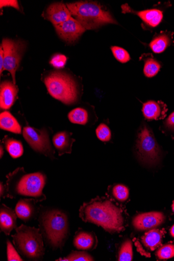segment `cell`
<instances>
[{"label":"cell","instance_id":"cell-34","mask_svg":"<svg viewBox=\"0 0 174 261\" xmlns=\"http://www.w3.org/2000/svg\"><path fill=\"white\" fill-rule=\"evenodd\" d=\"M164 127L169 131L174 132V112L170 114L164 123Z\"/></svg>","mask_w":174,"mask_h":261},{"label":"cell","instance_id":"cell-5","mask_svg":"<svg viewBox=\"0 0 174 261\" xmlns=\"http://www.w3.org/2000/svg\"><path fill=\"white\" fill-rule=\"evenodd\" d=\"M15 229L13 243L20 254L31 260H42L45 248L40 229L22 224Z\"/></svg>","mask_w":174,"mask_h":261},{"label":"cell","instance_id":"cell-28","mask_svg":"<svg viewBox=\"0 0 174 261\" xmlns=\"http://www.w3.org/2000/svg\"><path fill=\"white\" fill-rule=\"evenodd\" d=\"M57 261H92L94 258L85 251H72L67 256L60 258Z\"/></svg>","mask_w":174,"mask_h":261},{"label":"cell","instance_id":"cell-37","mask_svg":"<svg viewBox=\"0 0 174 261\" xmlns=\"http://www.w3.org/2000/svg\"><path fill=\"white\" fill-rule=\"evenodd\" d=\"M7 188L1 182V184H0V197H1V198H7Z\"/></svg>","mask_w":174,"mask_h":261},{"label":"cell","instance_id":"cell-29","mask_svg":"<svg viewBox=\"0 0 174 261\" xmlns=\"http://www.w3.org/2000/svg\"><path fill=\"white\" fill-rule=\"evenodd\" d=\"M111 49L115 58L121 63H126L130 61L131 57L129 53L121 47L113 46Z\"/></svg>","mask_w":174,"mask_h":261},{"label":"cell","instance_id":"cell-40","mask_svg":"<svg viewBox=\"0 0 174 261\" xmlns=\"http://www.w3.org/2000/svg\"><path fill=\"white\" fill-rule=\"evenodd\" d=\"M172 210L173 212L174 213V201H173L172 205Z\"/></svg>","mask_w":174,"mask_h":261},{"label":"cell","instance_id":"cell-3","mask_svg":"<svg viewBox=\"0 0 174 261\" xmlns=\"http://www.w3.org/2000/svg\"><path fill=\"white\" fill-rule=\"evenodd\" d=\"M19 168L7 176V198L15 199L18 196L31 197L37 202L46 200L43 189L46 183L45 176L40 173L26 174Z\"/></svg>","mask_w":174,"mask_h":261},{"label":"cell","instance_id":"cell-9","mask_svg":"<svg viewBox=\"0 0 174 261\" xmlns=\"http://www.w3.org/2000/svg\"><path fill=\"white\" fill-rule=\"evenodd\" d=\"M23 136L34 151L51 158L54 157L55 151L44 129L39 130L29 126L24 127Z\"/></svg>","mask_w":174,"mask_h":261},{"label":"cell","instance_id":"cell-12","mask_svg":"<svg viewBox=\"0 0 174 261\" xmlns=\"http://www.w3.org/2000/svg\"><path fill=\"white\" fill-rule=\"evenodd\" d=\"M55 27L59 37L68 42L76 41L86 31L81 23L72 16L68 20Z\"/></svg>","mask_w":174,"mask_h":261},{"label":"cell","instance_id":"cell-38","mask_svg":"<svg viewBox=\"0 0 174 261\" xmlns=\"http://www.w3.org/2000/svg\"><path fill=\"white\" fill-rule=\"evenodd\" d=\"M4 154V148L2 146H1V147H0V157H1V158H2Z\"/></svg>","mask_w":174,"mask_h":261},{"label":"cell","instance_id":"cell-33","mask_svg":"<svg viewBox=\"0 0 174 261\" xmlns=\"http://www.w3.org/2000/svg\"><path fill=\"white\" fill-rule=\"evenodd\" d=\"M67 58L65 56L57 55L53 58L49 63L57 68H62L64 67Z\"/></svg>","mask_w":174,"mask_h":261},{"label":"cell","instance_id":"cell-16","mask_svg":"<svg viewBox=\"0 0 174 261\" xmlns=\"http://www.w3.org/2000/svg\"><path fill=\"white\" fill-rule=\"evenodd\" d=\"M18 89L13 82L5 81L0 88V107L4 110L10 109L15 102Z\"/></svg>","mask_w":174,"mask_h":261},{"label":"cell","instance_id":"cell-18","mask_svg":"<svg viewBox=\"0 0 174 261\" xmlns=\"http://www.w3.org/2000/svg\"><path fill=\"white\" fill-rule=\"evenodd\" d=\"M97 239L93 232H88L79 230L74 235L73 245L80 250H92L96 248Z\"/></svg>","mask_w":174,"mask_h":261},{"label":"cell","instance_id":"cell-25","mask_svg":"<svg viewBox=\"0 0 174 261\" xmlns=\"http://www.w3.org/2000/svg\"><path fill=\"white\" fill-rule=\"evenodd\" d=\"M68 117L71 123L83 125H86L89 119L87 111L81 108L72 110L69 113Z\"/></svg>","mask_w":174,"mask_h":261},{"label":"cell","instance_id":"cell-11","mask_svg":"<svg viewBox=\"0 0 174 261\" xmlns=\"http://www.w3.org/2000/svg\"><path fill=\"white\" fill-rule=\"evenodd\" d=\"M165 220L163 213L151 212L141 213L136 216L133 221L134 227L139 231L152 229L161 225Z\"/></svg>","mask_w":174,"mask_h":261},{"label":"cell","instance_id":"cell-17","mask_svg":"<svg viewBox=\"0 0 174 261\" xmlns=\"http://www.w3.org/2000/svg\"><path fill=\"white\" fill-rule=\"evenodd\" d=\"M17 215L15 211L3 204L0 208V230L7 236L17 228Z\"/></svg>","mask_w":174,"mask_h":261},{"label":"cell","instance_id":"cell-22","mask_svg":"<svg viewBox=\"0 0 174 261\" xmlns=\"http://www.w3.org/2000/svg\"><path fill=\"white\" fill-rule=\"evenodd\" d=\"M163 233L158 229H152L147 231L142 237L143 245L148 249L154 251L161 244Z\"/></svg>","mask_w":174,"mask_h":261},{"label":"cell","instance_id":"cell-15","mask_svg":"<svg viewBox=\"0 0 174 261\" xmlns=\"http://www.w3.org/2000/svg\"><path fill=\"white\" fill-rule=\"evenodd\" d=\"M167 108L162 101H148L143 105L142 112L146 120H160L166 115Z\"/></svg>","mask_w":174,"mask_h":261},{"label":"cell","instance_id":"cell-39","mask_svg":"<svg viewBox=\"0 0 174 261\" xmlns=\"http://www.w3.org/2000/svg\"><path fill=\"white\" fill-rule=\"evenodd\" d=\"M170 233L171 236L174 238V225L171 227L170 229Z\"/></svg>","mask_w":174,"mask_h":261},{"label":"cell","instance_id":"cell-32","mask_svg":"<svg viewBox=\"0 0 174 261\" xmlns=\"http://www.w3.org/2000/svg\"><path fill=\"white\" fill-rule=\"evenodd\" d=\"M7 260L8 261L23 260L9 240H7Z\"/></svg>","mask_w":174,"mask_h":261},{"label":"cell","instance_id":"cell-4","mask_svg":"<svg viewBox=\"0 0 174 261\" xmlns=\"http://www.w3.org/2000/svg\"><path fill=\"white\" fill-rule=\"evenodd\" d=\"M66 5L71 16L86 30H96L109 23H118L110 13L97 3L80 2Z\"/></svg>","mask_w":174,"mask_h":261},{"label":"cell","instance_id":"cell-30","mask_svg":"<svg viewBox=\"0 0 174 261\" xmlns=\"http://www.w3.org/2000/svg\"><path fill=\"white\" fill-rule=\"evenodd\" d=\"M96 135L97 138L103 141H109L112 137V134L110 128L106 124L102 123L96 129Z\"/></svg>","mask_w":174,"mask_h":261},{"label":"cell","instance_id":"cell-24","mask_svg":"<svg viewBox=\"0 0 174 261\" xmlns=\"http://www.w3.org/2000/svg\"><path fill=\"white\" fill-rule=\"evenodd\" d=\"M6 150L14 159L20 157L23 153L21 142L16 139L6 137L3 140Z\"/></svg>","mask_w":174,"mask_h":261},{"label":"cell","instance_id":"cell-10","mask_svg":"<svg viewBox=\"0 0 174 261\" xmlns=\"http://www.w3.org/2000/svg\"><path fill=\"white\" fill-rule=\"evenodd\" d=\"M122 13H130L137 16L142 21V27L144 30L154 29L161 22L163 18V11L159 9H152L136 11L128 4L121 6Z\"/></svg>","mask_w":174,"mask_h":261},{"label":"cell","instance_id":"cell-23","mask_svg":"<svg viewBox=\"0 0 174 261\" xmlns=\"http://www.w3.org/2000/svg\"><path fill=\"white\" fill-rule=\"evenodd\" d=\"M0 127L15 134L21 133V127L16 118L8 111H4L0 115Z\"/></svg>","mask_w":174,"mask_h":261},{"label":"cell","instance_id":"cell-7","mask_svg":"<svg viewBox=\"0 0 174 261\" xmlns=\"http://www.w3.org/2000/svg\"><path fill=\"white\" fill-rule=\"evenodd\" d=\"M136 151L139 160L145 165L154 166L160 161V148L152 129L143 122L137 131Z\"/></svg>","mask_w":174,"mask_h":261},{"label":"cell","instance_id":"cell-35","mask_svg":"<svg viewBox=\"0 0 174 261\" xmlns=\"http://www.w3.org/2000/svg\"><path fill=\"white\" fill-rule=\"evenodd\" d=\"M1 8L4 7H12L19 10L17 1H1Z\"/></svg>","mask_w":174,"mask_h":261},{"label":"cell","instance_id":"cell-36","mask_svg":"<svg viewBox=\"0 0 174 261\" xmlns=\"http://www.w3.org/2000/svg\"><path fill=\"white\" fill-rule=\"evenodd\" d=\"M4 67V50L2 45L0 46V73L2 74Z\"/></svg>","mask_w":174,"mask_h":261},{"label":"cell","instance_id":"cell-21","mask_svg":"<svg viewBox=\"0 0 174 261\" xmlns=\"http://www.w3.org/2000/svg\"><path fill=\"white\" fill-rule=\"evenodd\" d=\"M140 60L143 61L144 63L143 73L145 77L152 78L158 74L161 68V65L152 54H143L141 56Z\"/></svg>","mask_w":174,"mask_h":261},{"label":"cell","instance_id":"cell-14","mask_svg":"<svg viewBox=\"0 0 174 261\" xmlns=\"http://www.w3.org/2000/svg\"><path fill=\"white\" fill-rule=\"evenodd\" d=\"M71 17L67 7L62 3L53 4L47 8L44 14V18L51 21L55 27L61 24Z\"/></svg>","mask_w":174,"mask_h":261},{"label":"cell","instance_id":"cell-1","mask_svg":"<svg viewBox=\"0 0 174 261\" xmlns=\"http://www.w3.org/2000/svg\"><path fill=\"white\" fill-rule=\"evenodd\" d=\"M80 217L85 222L101 226L110 233L120 232L124 227L121 209L105 197H97L84 203L80 209Z\"/></svg>","mask_w":174,"mask_h":261},{"label":"cell","instance_id":"cell-2","mask_svg":"<svg viewBox=\"0 0 174 261\" xmlns=\"http://www.w3.org/2000/svg\"><path fill=\"white\" fill-rule=\"evenodd\" d=\"M39 226L46 245L56 250H62L69 233L66 213L58 208H44L40 211Z\"/></svg>","mask_w":174,"mask_h":261},{"label":"cell","instance_id":"cell-20","mask_svg":"<svg viewBox=\"0 0 174 261\" xmlns=\"http://www.w3.org/2000/svg\"><path fill=\"white\" fill-rule=\"evenodd\" d=\"M70 134L66 132H59L53 138L54 145L59 152L60 156L65 153H70L73 139L70 138Z\"/></svg>","mask_w":174,"mask_h":261},{"label":"cell","instance_id":"cell-13","mask_svg":"<svg viewBox=\"0 0 174 261\" xmlns=\"http://www.w3.org/2000/svg\"><path fill=\"white\" fill-rule=\"evenodd\" d=\"M37 201L33 198L20 199L15 207L17 217L28 222L36 219L39 215L40 209L37 205Z\"/></svg>","mask_w":174,"mask_h":261},{"label":"cell","instance_id":"cell-19","mask_svg":"<svg viewBox=\"0 0 174 261\" xmlns=\"http://www.w3.org/2000/svg\"><path fill=\"white\" fill-rule=\"evenodd\" d=\"M173 33L169 32H162L156 34L149 43V47L155 54L163 53L172 42Z\"/></svg>","mask_w":174,"mask_h":261},{"label":"cell","instance_id":"cell-31","mask_svg":"<svg viewBox=\"0 0 174 261\" xmlns=\"http://www.w3.org/2000/svg\"><path fill=\"white\" fill-rule=\"evenodd\" d=\"M159 259H167L174 257V244H167L160 248L156 253Z\"/></svg>","mask_w":174,"mask_h":261},{"label":"cell","instance_id":"cell-6","mask_svg":"<svg viewBox=\"0 0 174 261\" xmlns=\"http://www.w3.org/2000/svg\"><path fill=\"white\" fill-rule=\"evenodd\" d=\"M48 92L65 105L76 103L79 99L78 85L69 75L59 72L49 74L44 81Z\"/></svg>","mask_w":174,"mask_h":261},{"label":"cell","instance_id":"cell-26","mask_svg":"<svg viewBox=\"0 0 174 261\" xmlns=\"http://www.w3.org/2000/svg\"><path fill=\"white\" fill-rule=\"evenodd\" d=\"M110 194L112 198L120 202L126 201L129 197V188L122 184H116L110 189Z\"/></svg>","mask_w":174,"mask_h":261},{"label":"cell","instance_id":"cell-27","mask_svg":"<svg viewBox=\"0 0 174 261\" xmlns=\"http://www.w3.org/2000/svg\"><path fill=\"white\" fill-rule=\"evenodd\" d=\"M133 257L132 243L130 240L124 242L119 248L118 260L131 261Z\"/></svg>","mask_w":174,"mask_h":261},{"label":"cell","instance_id":"cell-8","mask_svg":"<svg viewBox=\"0 0 174 261\" xmlns=\"http://www.w3.org/2000/svg\"><path fill=\"white\" fill-rule=\"evenodd\" d=\"M4 56V70L11 73L13 83L16 84L15 74L19 67L26 45L20 40L4 39L2 44Z\"/></svg>","mask_w":174,"mask_h":261}]
</instances>
